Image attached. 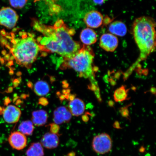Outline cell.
Returning a JSON list of instances; mask_svg holds the SVG:
<instances>
[{
  "label": "cell",
  "instance_id": "obj_1",
  "mask_svg": "<svg viewBox=\"0 0 156 156\" xmlns=\"http://www.w3.org/2000/svg\"><path fill=\"white\" fill-rule=\"evenodd\" d=\"M32 25L43 36L37 39V42L41 51L56 53L64 59L73 58L81 48L79 43L73 40V32L62 20H58L53 25L42 24L40 21L33 20Z\"/></svg>",
  "mask_w": 156,
  "mask_h": 156
},
{
  "label": "cell",
  "instance_id": "obj_2",
  "mask_svg": "<svg viewBox=\"0 0 156 156\" xmlns=\"http://www.w3.org/2000/svg\"><path fill=\"white\" fill-rule=\"evenodd\" d=\"M94 54L92 49L83 45L80 49L73 58L64 59L61 67L71 68L75 70L80 77L89 80L91 85L90 88L92 90L100 100V91L95 78L97 70L94 65Z\"/></svg>",
  "mask_w": 156,
  "mask_h": 156
},
{
  "label": "cell",
  "instance_id": "obj_3",
  "mask_svg": "<svg viewBox=\"0 0 156 156\" xmlns=\"http://www.w3.org/2000/svg\"><path fill=\"white\" fill-rule=\"evenodd\" d=\"M9 35L11 43L10 52L16 62L22 67L30 68L41 51L37 42L30 33L19 32L18 37H16L14 33Z\"/></svg>",
  "mask_w": 156,
  "mask_h": 156
},
{
  "label": "cell",
  "instance_id": "obj_4",
  "mask_svg": "<svg viewBox=\"0 0 156 156\" xmlns=\"http://www.w3.org/2000/svg\"><path fill=\"white\" fill-rule=\"evenodd\" d=\"M155 22L151 17L143 16L134 21L133 34L140 52L139 61L145 60L156 48Z\"/></svg>",
  "mask_w": 156,
  "mask_h": 156
},
{
  "label": "cell",
  "instance_id": "obj_5",
  "mask_svg": "<svg viewBox=\"0 0 156 156\" xmlns=\"http://www.w3.org/2000/svg\"><path fill=\"white\" fill-rule=\"evenodd\" d=\"M112 141L110 135L106 133H101L94 137L92 147L95 153L104 154L112 150Z\"/></svg>",
  "mask_w": 156,
  "mask_h": 156
},
{
  "label": "cell",
  "instance_id": "obj_6",
  "mask_svg": "<svg viewBox=\"0 0 156 156\" xmlns=\"http://www.w3.org/2000/svg\"><path fill=\"white\" fill-rule=\"evenodd\" d=\"M19 19L16 11L9 7H3L0 9V25L11 29L16 26Z\"/></svg>",
  "mask_w": 156,
  "mask_h": 156
},
{
  "label": "cell",
  "instance_id": "obj_7",
  "mask_svg": "<svg viewBox=\"0 0 156 156\" xmlns=\"http://www.w3.org/2000/svg\"><path fill=\"white\" fill-rule=\"evenodd\" d=\"M118 39L115 36L111 34H106L101 36L99 46L106 51L113 52L118 48Z\"/></svg>",
  "mask_w": 156,
  "mask_h": 156
},
{
  "label": "cell",
  "instance_id": "obj_8",
  "mask_svg": "<svg viewBox=\"0 0 156 156\" xmlns=\"http://www.w3.org/2000/svg\"><path fill=\"white\" fill-rule=\"evenodd\" d=\"M103 16L96 10H92L88 12L84 17L83 21L87 27L92 28H97L103 24Z\"/></svg>",
  "mask_w": 156,
  "mask_h": 156
},
{
  "label": "cell",
  "instance_id": "obj_9",
  "mask_svg": "<svg viewBox=\"0 0 156 156\" xmlns=\"http://www.w3.org/2000/svg\"><path fill=\"white\" fill-rule=\"evenodd\" d=\"M8 141L11 147L18 151L24 149L27 145L26 136L19 131L12 133L9 136Z\"/></svg>",
  "mask_w": 156,
  "mask_h": 156
},
{
  "label": "cell",
  "instance_id": "obj_10",
  "mask_svg": "<svg viewBox=\"0 0 156 156\" xmlns=\"http://www.w3.org/2000/svg\"><path fill=\"white\" fill-rule=\"evenodd\" d=\"M2 114L4 119L6 122L13 124L18 121L21 116V112L18 107L9 105L3 109Z\"/></svg>",
  "mask_w": 156,
  "mask_h": 156
},
{
  "label": "cell",
  "instance_id": "obj_11",
  "mask_svg": "<svg viewBox=\"0 0 156 156\" xmlns=\"http://www.w3.org/2000/svg\"><path fill=\"white\" fill-rule=\"evenodd\" d=\"M71 117V112L65 107H58L55 110L54 113V121L57 125L69 122Z\"/></svg>",
  "mask_w": 156,
  "mask_h": 156
},
{
  "label": "cell",
  "instance_id": "obj_12",
  "mask_svg": "<svg viewBox=\"0 0 156 156\" xmlns=\"http://www.w3.org/2000/svg\"><path fill=\"white\" fill-rule=\"evenodd\" d=\"M59 142V137L57 134L47 133L43 136L41 144L47 149H53L58 147Z\"/></svg>",
  "mask_w": 156,
  "mask_h": 156
},
{
  "label": "cell",
  "instance_id": "obj_13",
  "mask_svg": "<svg viewBox=\"0 0 156 156\" xmlns=\"http://www.w3.org/2000/svg\"><path fill=\"white\" fill-rule=\"evenodd\" d=\"M68 107L71 114L75 116L81 115L85 110L84 103L81 99L78 98L72 99L69 103Z\"/></svg>",
  "mask_w": 156,
  "mask_h": 156
},
{
  "label": "cell",
  "instance_id": "obj_14",
  "mask_svg": "<svg viewBox=\"0 0 156 156\" xmlns=\"http://www.w3.org/2000/svg\"><path fill=\"white\" fill-rule=\"evenodd\" d=\"M80 38L81 42L88 46L94 44L97 40L96 32L90 28H86L82 31Z\"/></svg>",
  "mask_w": 156,
  "mask_h": 156
},
{
  "label": "cell",
  "instance_id": "obj_15",
  "mask_svg": "<svg viewBox=\"0 0 156 156\" xmlns=\"http://www.w3.org/2000/svg\"><path fill=\"white\" fill-rule=\"evenodd\" d=\"M108 30L111 34L120 37L125 36L127 31L125 24L120 21H115L111 23Z\"/></svg>",
  "mask_w": 156,
  "mask_h": 156
},
{
  "label": "cell",
  "instance_id": "obj_16",
  "mask_svg": "<svg viewBox=\"0 0 156 156\" xmlns=\"http://www.w3.org/2000/svg\"><path fill=\"white\" fill-rule=\"evenodd\" d=\"M33 123L37 126H44L46 123L48 119V114L46 111L39 110L34 111L32 114Z\"/></svg>",
  "mask_w": 156,
  "mask_h": 156
},
{
  "label": "cell",
  "instance_id": "obj_17",
  "mask_svg": "<svg viewBox=\"0 0 156 156\" xmlns=\"http://www.w3.org/2000/svg\"><path fill=\"white\" fill-rule=\"evenodd\" d=\"M27 156H44L43 147L40 142H34L31 144L26 153Z\"/></svg>",
  "mask_w": 156,
  "mask_h": 156
},
{
  "label": "cell",
  "instance_id": "obj_18",
  "mask_svg": "<svg viewBox=\"0 0 156 156\" xmlns=\"http://www.w3.org/2000/svg\"><path fill=\"white\" fill-rule=\"evenodd\" d=\"M35 93L39 96H44L50 91V87L48 83L44 81H39L35 83L34 86Z\"/></svg>",
  "mask_w": 156,
  "mask_h": 156
},
{
  "label": "cell",
  "instance_id": "obj_19",
  "mask_svg": "<svg viewBox=\"0 0 156 156\" xmlns=\"http://www.w3.org/2000/svg\"><path fill=\"white\" fill-rule=\"evenodd\" d=\"M18 129L19 132L24 135L31 136L34 131V128L33 122L27 120L21 122L19 126Z\"/></svg>",
  "mask_w": 156,
  "mask_h": 156
},
{
  "label": "cell",
  "instance_id": "obj_20",
  "mask_svg": "<svg viewBox=\"0 0 156 156\" xmlns=\"http://www.w3.org/2000/svg\"><path fill=\"white\" fill-rule=\"evenodd\" d=\"M128 90L124 86H122L116 90L115 91L114 97L117 102H122L127 98Z\"/></svg>",
  "mask_w": 156,
  "mask_h": 156
},
{
  "label": "cell",
  "instance_id": "obj_21",
  "mask_svg": "<svg viewBox=\"0 0 156 156\" xmlns=\"http://www.w3.org/2000/svg\"><path fill=\"white\" fill-rule=\"evenodd\" d=\"M40 1L36 0L35 2ZM46 3L48 6L50 11L52 14L58 13L61 10V7L60 6L56 4L54 0H43Z\"/></svg>",
  "mask_w": 156,
  "mask_h": 156
},
{
  "label": "cell",
  "instance_id": "obj_22",
  "mask_svg": "<svg viewBox=\"0 0 156 156\" xmlns=\"http://www.w3.org/2000/svg\"><path fill=\"white\" fill-rule=\"evenodd\" d=\"M28 0H9L10 4L15 9L22 8L26 4Z\"/></svg>",
  "mask_w": 156,
  "mask_h": 156
},
{
  "label": "cell",
  "instance_id": "obj_23",
  "mask_svg": "<svg viewBox=\"0 0 156 156\" xmlns=\"http://www.w3.org/2000/svg\"><path fill=\"white\" fill-rule=\"evenodd\" d=\"M58 125L56 124L51 125V131L52 133L56 134L58 133Z\"/></svg>",
  "mask_w": 156,
  "mask_h": 156
},
{
  "label": "cell",
  "instance_id": "obj_24",
  "mask_svg": "<svg viewBox=\"0 0 156 156\" xmlns=\"http://www.w3.org/2000/svg\"><path fill=\"white\" fill-rule=\"evenodd\" d=\"M105 0H93V1L95 3L97 4H102L104 2Z\"/></svg>",
  "mask_w": 156,
  "mask_h": 156
}]
</instances>
